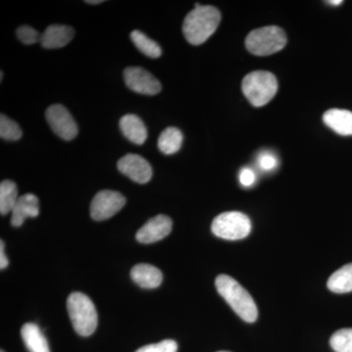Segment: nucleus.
Wrapping results in <instances>:
<instances>
[{
    "instance_id": "f257e3e1",
    "label": "nucleus",
    "mask_w": 352,
    "mask_h": 352,
    "mask_svg": "<svg viewBox=\"0 0 352 352\" xmlns=\"http://www.w3.org/2000/svg\"><path fill=\"white\" fill-rule=\"evenodd\" d=\"M219 295L226 300L236 314L248 323H254L258 316V307L252 296L234 278L221 274L215 279Z\"/></svg>"
},
{
    "instance_id": "f03ea898",
    "label": "nucleus",
    "mask_w": 352,
    "mask_h": 352,
    "mask_svg": "<svg viewBox=\"0 0 352 352\" xmlns=\"http://www.w3.org/2000/svg\"><path fill=\"white\" fill-rule=\"evenodd\" d=\"M221 15L210 6L195 7L183 23V34L189 43L200 45L208 41L219 27Z\"/></svg>"
},
{
    "instance_id": "7ed1b4c3",
    "label": "nucleus",
    "mask_w": 352,
    "mask_h": 352,
    "mask_svg": "<svg viewBox=\"0 0 352 352\" xmlns=\"http://www.w3.org/2000/svg\"><path fill=\"white\" fill-rule=\"evenodd\" d=\"M67 308L73 327L78 335L88 337L96 330L98 314L94 303L82 293L71 294L67 300Z\"/></svg>"
},
{
    "instance_id": "20e7f679",
    "label": "nucleus",
    "mask_w": 352,
    "mask_h": 352,
    "mask_svg": "<svg viewBox=\"0 0 352 352\" xmlns=\"http://www.w3.org/2000/svg\"><path fill=\"white\" fill-rule=\"evenodd\" d=\"M242 89L252 106L263 107L276 95L277 78L270 72H252L248 74L243 80Z\"/></svg>"
},
{
    "instance_id": "39448f33",
    "label": "nucleus",
    "mask_w": 352,
    "mask_h": 352,
    "mask_svg": "<svg viewBox=\"0 0 352 352\" xmlns=\"http://www.w3.org/2000/svg\"><path fill=\"white\" fill-rule=\"evenodd\" d=\"M286 43V34L276 25L259 28L250 32L245 38V47L256 56H268L279 52Z\"/></svg>"
},
{
    "instance_id": "423d86ee",
    "label": "nucleus",
    "mask_w": 352,
    "mask_h": 352,
    "mask_svg": "<svg viewBox=\"0 0 352 352\" xmlns=\"http://www.w3.org/2000/svg\"><path fill=\"white\" fill-rule=\"evenodd\" d=\"M251 220L240 212H227L217 215L212 223V231L221 239H244L251 233Z\"/></svg>"
},
{
    "instance_id": "0eeeda50",
    "label": "nucleus",
    "mask_w": 352,
    "mask_h": 352,
    "mask_svg": "<svg viewBox=\"0 0 352 352\" xmlns=\"http://www.w3.org/2000/svg\"><path fill=\"white\" fill-rule=\"evenodd\" d=\"M122 194L111 190H103L95 195L90 205V215L96 221L111 219L126 205Z\"/></svg>"
},
{
    "instance_id": "6e6552de",
    "label": "nucleus",
    "mask_w": 352,
    "mask_h": 352,
    "mask_svg": "<svg viewBox=\"0 0 352 352\" xmlns=\"http://www.w3.org/2000/svg\"><path fill=\"white\" fill-rule=\"evenodd\" d=\"M46 120L54 133L64 140H73L78 135V129L75 120L63 105L55 104L46 110Z\"/></svg>"
},
{
    "instance_id": "1a4fd4ad",
    "label": "nucleus",
    "mask_w": 352,
    "mask_h": 352,
    "mask_svg": "<svg viewBox=\"0 0 352 352\" xmlns=\"http://www.w3.org/2000/svg\"><path fill=\"white\" fill-rule=\"evenodd\" d=\"M124 78L127 87L132 91L144 95H156L161 92V82L141 67H129L124 69Z\"/></svg>"
},
{
    "instance_id": "9d476101",
    "label": "nucleus",
    "mask_w": 352,
    "mask_h": 352,
    "mask_svg": "<svg viewBox=\"0 0 352 352\" xmlns=\"http://www.w3.org/2000/svg\"><path fill=\"white\" fill-rule=\"evenodd\" d=\"M118 168L134 182L145 184L151 180L153 170L147 160L136 154H127L118 162Z\"/></svg>"
},
{
    "instance_id": "9b49d317",
    "label": "nucleus",
    "mask_w": 352,
    "mask_h": 352,
    "mask_svg": "<svg viewBox=\"0 0 352 352\" xmlns=\"http://www.w3.org/2000/svg\"><path fill=\"white\" fill-rule=\"evenodd\" d=\"M173 229V220L168 215L159 214L141 227L136 233V240L142 244H151L163 240L170 235Z\"/></svg>"
},
{
    "instance_id": "f8f14e48",
    "label": "nucleus",
    "mask_w": 352,
    "mask_h": 352,
    "mask_svg": "<svg viewBox=\"0 0 352 352\" xmlns=\"http://www.w3.org/2000/svg\"><path fill=\"white\" fill-rule=\"evenodd\" d=\"M75 36V30L69 25H50L41 34V44L46 50H56L66 46Z\"/></svg>"
},
{
    "instance_id": "ddd939ff",
    "label": "nucleus",
    "mask_w": 352,
    "mask_h": 352,
    "mask_svg": "<svg viewBox=\"0 0 352 352\" xmlns=\"http://www.w3.org/2000/svg\"><path fill=\"white\" fill-rule=\"evenodd\" d=\"M39 214L38 198L34 194H25L19 197L12 210L11 224L14 227L23 226L29 217H36Z\"/></svg>"
},
{
    "instance_id": "4468645a",
    "label": "nucleus",
    "mask_w": 352,
    "mask_h": 352,
    "mask_svg": "<svg viewBox=\"0 0 352 352\" xmlns=\"http://www.w3.org/2000/svg\"><path fill=\"white\" fill-rule=\"evenodd\" d=\"M131 276L143 289L157 288L163 282V273L151 264H138L132 268Z\"/></svg>"
},
{
    "instance_id": "2eb2a0df",
    "label": "nucleus",
    "mask_w": 352,
    "mask_h": 352,
    "mask_svg": "<svg viewBox=\"0 0 352 352\" xmlns=\"http://www.w3.org/2000/svg\"><path fill=\"white\" fill-rule=\"evenodd\" d=\"M120 129L131 142L136 145L144 144L147 139V129L144 122L138 116L127 113L120 119Z\"/></svg>"
},
{
    "instance_id": "dca6fc26",
    "label": "nucleus",
    "mask_w": 352,
    "mask_h": 352,
    "mask_svg": "<svg viewBox=\"0 0 352 352\" xmlns=\"http://www.w3.org/2000/svg\"><path fill=\"white\" fill-rule=\"evenodd\" d=\"M323 120L326 126L338 134L352 135V113L340 109H332L324 113Z\"/></svg>"
},
{
    "instance_id": "f3484780",
    "label": "nucleus",
    "mask_w": 352,
    "mask_h": 352,
    "mask_svg": "<svg viewBox=\"0 0 352 352\" xmlns=\"http://www.w3.org/2000/svg\"><path fill=\"white\" fill-rule=\"evenodd\" d=\"M21 336L30 352H50L47 340L36 324H25L21 329Z\"/></svg>"
},
{
    "instance_id": "a211bd4d",
    "label": "nucleus",
    "mask_w": 352,
    "mask_h": 352,
    "mask_svg": "<svg viewBox=\"0 0 352 352\" xmlns=\"http://www.w3.org/2000/svg\"><path fill=\"white\" fill-rule=\"evenodd\" d=\"M327 286L336 294H346L352 292V263L342 266L329 278Z\"/></svg>"
},
{
    "instance_id": "6ab92c4d",
    "label": "nucleus",
    "mask_w": 352,
    "mask_h": 352,
    "mask_svg": "<svg viewBox=\"0 0 352 352\" xmlns=\"http://www.w3.org/2000/svg\"><path fill=\"white\" fill-rule=\"evenodd\" d=\"M182 142V132L176 127H168L160 135L157 147L164 155H173L179 151Z\"/></svg>"
},
{
    "instance_id": "aec40b11",
    "label": "nucleus",
    "mask_w": 352,
    "mask_h": 352,
    "mask_svg": "<svg viewBox=\"0 0 352 352\" xmlns=\"http://www.w3.org/2000/svg\"><path fill=\"white\" fill-rule=\"evenodd\" d=\"M18 199L17 185L12 180H3L0 184V212L2 215L12 212Z\"/></svg>"
},
{
    "instance_id": "412c9836",
    "label": "nucleus",
    "mask_w": 352,
    "mask_h": 352,
    "mask_svg": "<svg viewBox=\"0 0 352 352\" xmlns=\"http://www.w3.org/2000/svg\"><path fill=\"white\" fill-rule=\"evenodd\" d=\"M131 38L134 45L146 56L153 58V59L161 57V46L156 41L148 38L142 32L135 30V31L131 32Z\"/></svg>"
},
{
    "instance_id": "4be33fe9",
    "label": "nucleus",
    "mask_w": 352,
    "mask_h": 352,
    "mask_svg": "<svg viewBox=\"0 0 352 352\" xmlns=\"http://www.w3.org/2000/svg\"><path fill=\"white\" fill-rule=\"evenodd\" d=\"M330 346L335 352H352V328L342 329L333 333Z\"/></svg>"
},
{
    "instance_id": "5701e85b",
    "label": "nucleus",
    "mask_w": 352,
    "mask_h": 352,
    "mask_svg": "<svg viewBox=\"0 0 352 352\" xmlns=\"http://www.w3.org/2000/svg\"><path fill=\"white\" fill-rule=\"evenodd\" d=\"M0 136L4 140L16 141L22 138L19 124L2 113L0 116Z\"/></svg>"
},
{
    "instance_id": "b1692460",
    "label": "nucleus",
    "mask_w": 352,
    "mask_h": 352,
    "mask_svg": "<svg viewBox=\"0 0 352 352\" xmlns=\"http://www.w3.org/2000/svg\"><path fill=\"white\" fill-rule=\"evenodd\" d=\"M16 34H17L19 41L27 45H31V44L38 43V41L41 43V34L30 25H21L18 28Z\"/></svg>"
},
{
    "instance_id": "393cba45",
    "label": "nucleus",
    "mask_w": 352,
    "mask_h": 352,
    "mask_svg": "<svg viewBox=\"0 0 352 352\" xmlns=\"http://www.w3.org/2000/svg\"><path fill=\"white\" fill-rule=\"evenodd\" d=\"M177 344L173 340H164L157 344H148L135 352H177Z\"/></svg>"
},
{
    "instance_id": "a878e982",
    "label": "nucleus",
    "mask_w": 352,
    "mask_h": 352,
    "mask_svg": "<svg viewBox=\"0 0 352 352\" xmlns=\"http://www.w3.org/2000/svg\"><path fill=\"white\" fill-rule=\"evenodd\" d=\"M258 164L261 170L270 171L277 168L278 160L272 153L263 152L258 155Z\"/></svg>"
},
{
    "instance_id": "bb28decb",
    "label": "nucleus",
    "mask_w": 352,
    "mask_h": 352,
    "mask_svg": "<svg viewBox=\"0 0 352 352\" xmlns=\"http://www.w3.org/2000/svg\"><path fill=\"white\" fill-rule=\"evenodd\" d=\"M256 173H254V170H251V168H245L240 171L239 180L243 186H252V185L256 182Z\"/></svg>"
},
{
    "instance_id": "cd10ccee",
    "label": "nucleus",
    "mask_w": 352,
    "mask_h": 352,
    "mask_svg": "<svg viewBox=\"0 0 352 352\" xmlns=\"http://www.w3.org/2000/svg\"><path fill=\"white\" fill-rule=\"evenodd\" d=\"M8 264V258H7L6 252H4V242L1 241V242H0V268H1V270H6Z\"/></svg>"
},
{
    "instance_id": "c85d7f7f",
    "label": "nucleus",
    "mask_w": 352,
    "mask_h": 352,
    "mask_svg": "<svg viewBox=\"0 0 352 352\" xmlns=\"http://www.w3.org/2000/svg\"><path fill=\"white\" fill-rule=\"evenodd\" d=\"M327 3L331 4V6H338L342 3V0H331V1H327Z\"/></svg>"
},
{
    "instance_id": "c756f323",
    "label": "nucleus",
    "mask_w": 352,
    "mask_h": 352,
    "mask_svg": "<svg viewBox=\"0 0 352 352\" xmlns=\"http://www.w3.org/2000/svg\"><path fill=\"white\" fill-rule=\"evenodd\" d=\"M88 4H100L103 3V0H88V1H85Z\"/></svg>"
},
{
    "instance_id": "7c9ffc66",
    "label": "nucleus",
    "mask_w": 352,
    "mask_h": 352,
    "mask_svg": "<svg viewBox=\"0 0 352 352\" xmlns=\"http://www.w3.org/2000/svg\"><path fill=\"white\" fill-rule=\"evenodd\" d=\"M217 352H229V351H217Z\"/></svg>"
},
{
    "instance_id": "2f4dec72",
    "label": "nucleus",
    "mask_w": 352,
    "mask_h": 352,
    "mask_svg": "<svg viewBox=\"0 0 352 352\" xmlns=\"http://www.w3.org/2000/svg\"><path fill=\"white\" fill-rule=\"evenodd\" d=\"M0 352H4V351H0Z\"/></svg>"
}]
</instances>
